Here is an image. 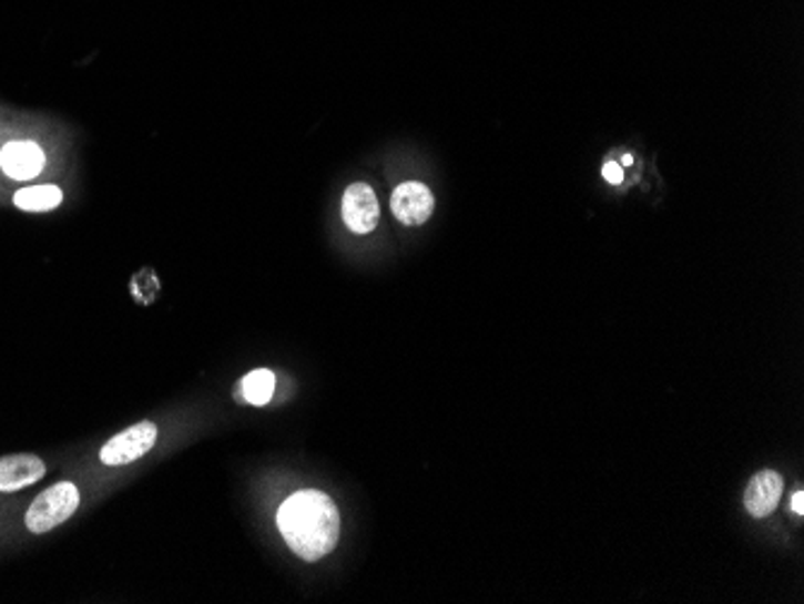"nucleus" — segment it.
Listing matches in <instances>:
<instances>
[{"label":"nucleus","mask_w":804,"mask_h":604,"mask_svg":"<svg viewBox=\"0 0 804 604\" xmlns=\"http://www.w3.org/2000/svg\"><path fill=\"white\" fill-rule=\"evenodd\" d=\"M63 203V191L59 186H32L16 193V205L24 213H47Z\"/></svg>","instance_id":"obj_9"},{"label":"nucleus","mask_w":804,"mask_h":604,"mask_svg":"<svg viewBox=\"0 0 804 604\" xmlns=\"http://www.w3.org/2000/svg\"><path fill=\"white\" fill-rule=\"evenodd\" d=\"M275 392V373L267 369H256L244 376L242 386H238V396H242L248 405H267Z\"/></svg>","instance_id":"obj_10"},{"label":"nucleus","mask_w":804,"mask_h":604,"mask_svg":"<svg viewBox=\"0 0 804 604\" xmlns=\"http://www.w3.org/2000/svg\"><path fill=\"white\" fill-rule=\"evenodd\" d=\"M622 164H624V166H631V164H633V157H631V154H624V157H622Z\"/></svg>","instance_id":"obj_13"},{"label":"nucleus","mask_w":804,"mask_h":604,"mask_svg":"<svg viewBox=\"0 0 804 604\" xmlns=\"http://www.w3.org/2000/svg\"><path fill=\"white\" fill-rule=\"evenodd\" d=\"M602 176L608 184H622L624 181V174H622V166H619L617 162H608L602 166Z\"/></svg>","instance_id":"obj_11"},{"label":"nucleus","mask_w":804,"mask_h":604,"mask_svg":"<svg viewBox=\"0 0 804 604\" xmlns=\"http://www.w3.org/2000/svg\"><path fill=\"white\" fill-rule=\"evenodd\" d=\"M47 154L32 140H16L0 150V168L16 181H30L44 172Z\"/></svg>","instance_id":"obj_6"},{"label":"nucleus","mask_w":804,"mask_h":604,"mask_svg":"<svg viewBox=\"0 0 804 604\" xmlns=\"http://www.w3.org/2000/svg\"><path fill=\"white\" fill-rule=\"evenodd\" d=\"M277 528L296 556L320 561L340 540V513L328 494L304 489L279 505Z\"/></svg>","instance_id":"obj_1"},{"label":"nucleus","mask_w":804,"mask_h":604,"mask_svg":"<svg viewBox=\"0 0 804 604\" xmlns=\"http://www.w3.org/2000/svg\"><path fill=\"white\" fill-rule=\"evenodd\" d=\"M380 217L376 193L369 184H352L343 195V219L355 234H372Z\"/></svg>","instance_id":"obj_4"},{"label":"nucleus","mask_w":804,"mask_h":604,"mask_svg":"<svg viewBox=\"0 0 804 604\" xmlns=\"http://www.w3.org/2000/svg\"><path fill=\"white\" fill-rule=\"evenodd\" d=\"M80 505V491L75 484L59 482L49 487L47 491L34 499L30 511L24 515V523L34 535H44V532L59 528L65 523L70 515L78 511Z\"/></svg>","instance_id":"obj_2"},{"label":"nucleus","mask_w":804,"mask_h":604,"mask_svg":"<svg viewBox=\"0 0 804 604\" xmlns=\"http://www.w3.org/2000/svg\"><path fill=\"white\" fill-rule=\"evenodd\" d=\"M390 207L398 222L407 224V227H417L434 215V195L419 181H407L393 191Z\"/></svg>","instance_id":"obj_5"},{"label":"nucleus","mask_w":804,"mask_h":604,"mask_svg":"<svg viewBox=\"0 0 804 604\" xmlns=\"http://www.w3.org/2000/svg\"><path fill=\"white\" fill-rule=\"evenodd\" d=\"M154 441H157V427H154L152 421H140V424H133L125 431L116 433L111 441H106L99 458H102V462L109 468L131 465V462L140 460L152 451Z\"/></svg>","instance_id":"obj_3"},{"label":"nucleus","mask_w":804,"mask_h":604,"mask_svg":"<svg viewBox=\"0 0 804 604\" xmlns=\"http://www.w3.org/2000/svg\"><path fill=\"white\" fill-rule=\"evenodd\" d=\"M793 511L797 515L804 513V491H795V494H793Z\"/></svg>","instance_id":"obj_12"},{"label":"nucleus","mask_w":804,"mask_h":604,"mask_svg":"<svg viewBox=\"0 0 804 604\" xmlns=\"http://www.w3.org/2000/svg\"><path fill=\"white\" fill-rule=\"evenodd\" d=\"M47 474L44 460L37 455L0 458V491H18L37 484Z\"/></svg>","instance_id":"obj_8"},{"label":"nucleus","mask_w":804,"mask_h":604,"mask_svg":"<svg viewBox=\"0 0 804 604\" xmlns=\"http://www.w3.org/2000/svg\"><path fill=\"white\" fill-rule=\"evenodd\" d=\"M783 494V477L775 470L756 472L744 489V509L754 518H766L775 511Z\"/></svg>","instance_id":"obj_7"}]
</instances>
